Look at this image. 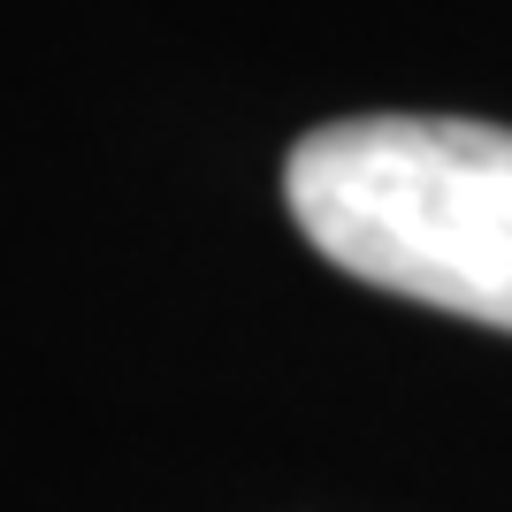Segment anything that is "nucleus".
<instances>
[{
    "mask_svg": "<svg viewBox=\"0 0 512 512\" xmlns=\"http://www.w3.org/2000/svg\"><path fill=\"white\" fill-rule=\"evenodd\" d=\"M283 199L344 276L512 329V130L467 115H352L306 130Z\"/></svg>",
    "mask_w": 512,
    "mask_h": 512,
    "instance_id": "nucleus-1",
    "label": "nucleus"
}]
</instances>
